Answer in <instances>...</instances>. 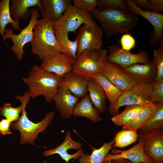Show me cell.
Instances as JSON below:
<instances>
[{
	"label": "cell",
	"instance_id": "cell-23",
	"mask_svg": "<svg viewBox=\"0 0 163 163\" xmlns=\"http://www.w3.org/2000/svg\"><path fill=\"white\" fill-rule=\"evenodd\" d=\"M73 115L75 117H85L93 123L101 122L104 120L93 105L88 93L76 105L73 111Z\"/></svg>",
	"mask_w": 163,
	"mask_h": 163
},
{
	"label": "cell",
	"instance_id": "cell-5",
	"mask_svg": "<svg viewBox=\"0 0 163 163\" xmlns=\"http://www.w3.org/2000/svg\"><path fill=\"white\" fill-rule=\"evenodd\" d=\"M108 50L104 48L85 50L77 56L72 71L88 80L93 75L102 72Z\"/></svg>",
	"mask_w": 163,
	"mask_h": 163
},
{
	"label": "cell",
	"instance_id": "cell-33",
	"mask_svg": "<svg viewBox=\"0 0 163 163\" xmlns=\"http://www.w3.org/2000/svg\"><path fill=\"white\" fill-rule=\"evenodd\" d=\"M160 47L153 51V59L156 72L155 82L163 79V40L160 43Z\"/></svg>",
	"mask_w": 163,
	"mask_h": 163
},
{
	"label": "cell",
	"instance_id": "cell-11",
	"mask_svg": "<svg viewBox=\"0 0 163 163\" xmlns=\"http://www.w3.org/2000/svg\"><path fill=\"white\" fill-rule=\"evenodd\" d=\"M126 1L128 10L145 18L153 25L154 29L151 31L149 37L151 44L154 46L160 44L163 40V14L142 10L137 7L133 0Z\"/></svg>",
	"mask_w": 163,
	"mask_h": 163
},
{
	"label": "cell",
	"instance_id": "cell-7",
	"mask_svg": "<svg viewBox=\"0 0 163 163\" xmlns=\"http://www.w3.org/2000/svg\"><path fill=\"white\" fill-rule=\"evenodd\" d=\"M31 17L28 24L23 29L21 30L18 34L13 33L12 29L5 28L4 30V37L3 40L6 43L5 40L10 39L13 44L9 47L13 52L17 59L21 60L23 57L24 46L27 43L31 42L34 37L33 30L34 27L39 22L38 18L40 17L39 12L35 8H31L30 10Z\"/></svg>",
	"mask_w": 163,
	"mask_h": 163
},
{
	"label": "cell",
	"instance_id": "cell-45",
	"mask_svg": "<svg viewBox=\"0 0 163 163\" xmlns=\"http://www.w3.org/2000/svg\"><path fill=\"white\" fill-rule=\"evenodd\" d=\"M145 163L141 162V163Z\"/></svg>",
	"mask_w": 163,
	"mask_h": 163
},
{
	"label": "cell",
	"instance_id": "cell-38",
	"mask_svg": "<svg viewBox=\"0 0 163 163\" xmlns=\"http://www.w3.org/2000/svg\"><path fill=\"white\" fill-rule=\"evenodd\" d=\"M149 11L156 13H160L163 11V0H149Z\"/></svg>",
	"mask_w": 163,
	"mask_h": 163
},
{
	"label": "cell",
	"instance_id": "cell-19",
	"mask_svg": "<svg viewBox=\"0 0 163 163\" xmlns=\"http://www.w3.org/2000/svg\"><path fill=\"white\" fill-rule=\"evenodd\" d=\"M88 81L85 78L72 71L61 78L58 87L65 88L74 95L82 98L88 93Z\"/></svg>",
	"mask_w": 163,
	"mask_h": 163
},
{
	"label": "cell",
	"instance_id": "cell-26",
	"mask_svg": "<svg viewBox=\"0 0 163 163\" xmlns=\"http://www.w3.org/2000/svg\"><path fill=\"white\" fill-rule=\"evenodd\" d=\"M115 143L114 139L108 142H104L100 148H93V151L90 155L85 153L82 149V154L78 159L80 163H103L107 154L113 147Z\"/></svg>",
	"mask_w": 163,
	"mask_h": 163
},
{
	"label": "cell",
	"instance_id": "cell-41",
	"mask_svg": "<svg viewBox=\"0 0 163 163\" xmlns=\"http://www.w3.org/2000/svg\"><path fill=\"white\" fill-rule=\"evenodd\" d=\"M111 163H133L130 161L122 158L117 159L111 161Z\"/></svg>",
	"mask_w": 163,
	"mask_h": 163
},
{
	"label": "cell",
	"instance_id": "cell-13",
	"mask_svg": "<svg viewBox=\"0 0 163 163\" xmlns=\"http://www.w3.org/2000/svg\"><path fill=\"white\" fill-rule=\"evenodd\" d=\"M102 73L113 84L123 91L131 89L136 84L123 68L106 60Z\"/></svg>",
	"mask_w": 163,
	"mask_h": 163
},
{
	"label": "cell",
	"instance_id": "cell-1",
	"mask_svg": "<svg viewBox=\"0 0 163 163\" xmlns=\"http://www.w3.org/2000/svg\"><path fill=\"white\" fill-rule=\"evenodd\" d=\"M91 13L108 37L128 33L139 24L138 17L128 9L96 8Z\"/></svg>",
	"mask_w": 163,
	"mask_h": 163
},
{
	"label": "cell",
	"instance_id": "cell-35",
	"mask_svg": "<svg viewBox=\"0 0 163 163\" xmlns=\"http://www.w3.org/2000/svg\"><path fill=\"white\" fill-rule=\"evenodd\" d=\"M73 5L80 10L91 13L96 8L97 0H73Z\"/></svg>",
	"mask_w": 163,
	"mask_h": 163
},
{
	"label": "cell",
	"instance_id": "cell-27",
	"mask_svg": "<svg viewBox=\"0 0 163 163\" xmlns=\"http://www.w3.org/2000/svg\"><path fill=\"white\" fill-rule=\"evenodd\" d=\"M92 78L96 80L101 87L106 95L109 103L115 102L123 91L113 84L102 74L99 72L92 75Z\"/></svg>",
	"mask_w": 163,
	"mask_h": 163
},
{
	"label": "cell",
	"instance_id": "cell-39",
	"mask_svg": "<svg viewBox=\"0 0 163 163\" xmlns=\"http://www.w3.org/2000/svg\"><path fill=\"white\" fill-rule=\"evenodd\" d=\"M11 122L6 119L3 118L0 121V133L2 135L10 134L12 132L10 129Z\"/></svg>",
	"mask_w": 163,
	"mask_h": 163
},
{
	"label": "cell",
	"instance_id": "cell-20",
	"mask_svg": "<svg viewBox=\"0 0 163 163\" xmlns=\"http://www.w3.org/2000/svg\"><path fill=\"white\" fill-rule=\"evenodd\" d=\"M41 2L42 18L52 22L58 20L72 4L70 0H41Z\"/></svg>",
	"mask_w": 163,
	"mask_h": 163
},
{
	"label": "cell",
	"instance_id": "cell-34",
	"mask_svg": "<svg viewBox=\"0 0 163 163\" xmlns=\"http://www.w3.org/2000/svg\"><path fill=\"white\" fill-rule=\"evenodd\" d=\"M98 8L127 9L126 0H97Z\"/></svg>",
	"mask_w": 163,
	"mask_h": 163
},
{
	"label": "cell",
	"instance_id": "cell-25",
	"mask_svg": "<svg viewBox=\"0 0 163 163\" xmlns=\"http://www.w3.org/2000/svg\"><path fill=\"white\" fill-rule=\"evenodd\" d=\"M155 108V104L153 103L145 106L132 120L123 126V129L134 130L137 132L151 118Z\"/></svg>",
	"mask_w": 163,
	"mask_h": 163
},
{
	"label": "cell",
	"instance_id": "cell-32",
	"mask_svg": "<svg viewBox=\"0 0 163 163\" xmlns=\"http://www.w3.org/2000/svg\"><path fill=\"white\" fill-rule=\"evenodd\" d=\"M23 109L21 104L17 107H13L9 103H4L0 108V115L10 121L11 123L17 121Z\"/></svg>",
	"mask_w": 163,
	"mask_h": 163
},
{
	"label": "cell",
	"instance_id": "cell-16",
	"mask_svg": "<svg viewBox=\"0 0 163 163\" xmlns=\"http://www.w3.org/2000/svg\"><path fill=\"white\" fill-rule=\"evenodd\" d=\"M75 59L62 53L42 60L40 66L44 70L61 78L72 71Z\"/></svg>",
	"mask_w": 163,
	"mask_h": 163
},
{
	"label": "cell",
	"instance_id": "cell-30",
	"mask_svg": "<svg viewBox=\"0 0 163 163\" xmlns=\"http://www.w3.org/2000/svg\"><path fill=\"white\" fill-rule=\"evenodd\" d=\"M155 105L154 113L148 121L138 131L139 134L145 133L155 129L163 128V103H156Z\"/></svg>",
	"mask_w": 163,
	"mask_h": 163
},
{
	"label": "cell",
	"instance_id": "cell-46",
	"mask_svg": "<svg viewBox=\"0 0 163 163\" xmlns=\"http://www.w3.org/2000/svg\"><path fill=\"white\" fill-rule=\"evenodd\" d=\"M65 163H66V162H65Z\"/></svg>",
	"mask_w": 163,
	"mask_h": 163
},
{
	"label": "cell",
	"instance_id": "cell-4",
	"mask_svg": "<svg viewBox=\"0 0 163 163\" xmlns=\"http://www.w3.org/2000/svg\"><path fill=\"white\" fill-rule=\"evenodd\" d=\"M31 52L40 59L52 57L60 52L52 22L42 18L34 27Z\"/></svg>",
	"mask_w": 163,
	"mask_h": 163
},
{
	"label": "cell",
	"instance_id": "cell-9",
	"mask_svg": "<svg viewBox=\"0 0 163 163\" xmlns=\"http://www.w3.org/2000/svg\"><path fill=\"white\" fill-rule=\"evenodd\" d=\"M103 34L102 28L97 25L84 24L74 40L77 42V56L85 50L101 49Z\"/></svg>",
	"mask_w": 163,
	"mask_h": 163
},
{
	"label": "cell",
	"instance_id": "cell-21",
	"mask_svg": "<svg viewBox=\"0 0 163 163\" xmlns=\"http://www.w3.org/2000/svg\"><path fill=\"white\" fill-rule=\"evenodd\" d=\"M53 26L59 52L75 59L77 49V41L74 40H70L69 38V33L62 27L53 25Z\"/></svg>",
	"mask_w": 163,
	"mask_h": 163
},
{
	"label": "cell",
	"instance_id": "cell-31",
	"mask_svg": "<svg viewBox=\"0 0 163 163\" xmlns=\"http://www.w3.org/2000/svg\"><path fill=\"white\" fill-rule=\"evenodd\" d=\"M139 135L135 131L123 129L116 134L113 147L123 148L136 142Z\"/></svg>",
	"mask_w": 163,
	"mask_h": 163
},
{
	"label": "cell",
	"instance_id": "cell-10",
	"mask_svg": "<svg viewBox=\"0 0 163 163\" xmlns=\"http://www.w3.org/2000/svg\"><path fill=\"white\" fill-rule=\"evenodd\" d=\"M108 48L109 54L107 55L106 60L117 64L122 68L135 64H149L152 61L149 54L143 50H139L137 53L134 54L122 49L117 45L109 46Z\"/></svg>",
	"mask_w": 163,
	"mask_h": 163
},
{
	"label": "cell",
	"instance_id": "cell-44",
	"mask_svg": "<svg viewBox=\"0 0 163 163\" xmlns=\"http://www.w3.org/2000/svg\"><path fill=\"white\" fill-rule=\"evenodd\" d=\"M163 163V162H160V163Z\"/></svg>",
	"mask_w": 163,
	"mask_h": 163
},
{
	"label": "cell",
	"instance_id": "cell-3",
	"mask_svg": "<svg viewBox=\"0 0 163 163\" xmlns=\"http://www.w3.org/2000/svg\"><path fill=\"white\" fill-rule=\"evenodd\" d=\"M30 98L28 91H26L23 95L15 96V99L19 100L23 105V109L19 119L16 122L11 123L10 128L19 131L20 142L21 145L29 143L34 145L38 134L45 130L54 116V113L51 111L47 113L41 121L37 123L32 122L27 117L26 110Z\"/></svg>",
	"mask_w": 163,
	"mask_h": 163
},
{
	"label": "cell",
	"instance_id": "cell-6",
	"mask_svg": "<svg viewBox=\"0 0 163 163\" xmlns=\"http://www.w3.org/2000/svg\"><path fill=\"white\" fill-rule=\"evenodd\" d=\"M152 83H136L131 89L123 91L115 102L109 104L108 113L113 116L119 113V108L123 106H145L152 103Z\"/></svg>",
	"mask_w": 163,
	"mask_h": 163
},
{
	"label": "cell",
	"instance_id": "cell-18",
	"mask_svg": "<svg viewBox=\"0 0 163 163\" xmlns=\"http://www.w3.org/2000/svg\"><path fill=\"white\" fill-rule=\"evenodd\" d=\"M123 69L136 83L152 84L155 82L156 72L153 60L149 64H135Z\"/></svg>",
	"mask_w": 163,
	"mask_h": 163
},
{
	"label": "cell",
	"instance_id": "cell-24",
	"mask_svg": "<svg viewBox=\"0 0 163 163\" xmlns=\"http://www.w3.org/2000/svg\"><path fill=\"white\" fill-rule=\"evenodd\" d=\"M87 90L90 99L94 107L100 113L107 110L105 93L98 82L94 79L89 81Z\"/></svg>",
	"mask_w": 163,
	"mask_h": 163
},
{
	"label": "cell",
	"instance_id": "cell-2",
	"mask_svg": "<svg viewBox=\"0 0 163 163\" xmlns=\"http://www.w3.org/2000/svg\"><path fill=\"white\" fill-rule=\"evenodd\" d=\"M61 78L36 65L32 67L28 76L22 79L28 86L31 98L43 95L45 101L50 103L57 92Z\"/></svg>",
	"mask_w": 163,
	"mask_h": 163
},
{
	"label": "cell",
	"instance_id": "cell-29",
	"mask_svg": "<svg viewBox=\"0 0 163 163\" xmlns=\"http://www.w3.org/2000/svg\"><path fill=\"white\" fill-rule=\"evenodd\" d=\"M145 106L138 105L126 106L123 111L113 116L111 120L117 126H123L132 120Z\"/></svg>",
	"mask_w": 163,
	"mask_h": 163
},
{
	"label": "cell",
	"instance_id": "cell-28",
	"mask_svg": "<svg viewBox=\"0 0 163 163\" xmlns=\"http://www.w3.org/2000/svg\"><path fill=\"white\" fill-rule=\"evenodd\" d=\"M10 0H2L0 3V34L3 40L4 37V30L6 26L11 24L13 29L19 31L21 30L19 27V21L14 20L10 12Z\"/></svg>",
	"mask_w": 163,
	"mask_h": 163
},
{
	"label": "cell",
	"instance_id": "cell-15",
	"mask_svg": "<svg viewBox=\"0 0 163 163\" xmlns=\"http://www.w3.org/2000/svg\"><path fill=\"white\" fill-rule=\"evenodd\" d=\"M138 140L137 144L129 149L125 150L113 149L110 153L109 152L106 155L104 162L122 158L129 160L133 163H154L152 159L144 151L143 139L139 137Z\"/></svg>",
	"mask_w": 163,
	"mask_h": 163
},
{
	"label": "cell",
	"instance_id": "cell-43",
	"mask_svg": "<svg viewBox=\"0 0 163 163\" xmlns=\"http://www.w3.org/2000/svg\"><path fill=\"white\" fill-rule=\"evenodd\" d=\"M43 163H47L46 161L45 160H44L43 161Z\"/></svg>",
	"mask_w": 163,
	"mask_h": 163
},
{
	"label": "cell",
	"instance_id": "cell-22",
	"mask_svg": "<svg viewBox=\"0 0 163 163\" xmlns=\"http://www.w3.org/2000/svg\"><path fill=\"white\" fill-rule=\"evenodd\" d=\"M10 12L12 18L19 21L28 18L31 14L28 9L31 7L37 6L41 9V0H12Z\"/></svg>",
	"mask_w": 163,
	"mask_h": 163
},
{
	"label": "cell",
	"instance_id": "cell-17",
	"mask_svg": "<svg viewBox=\"0 0 163 163\" xmlns=\"http://www.w3.org/2000/svg\"><path fill=\"white\" fill-rule=\"evenodd\" d=\"M53 100L60 117L62 119H69L73 115L74 109L79 101V98L73 95L68 89L58 87Z\"/></svg>",
	"mask_w": 163,
	"mask_h": 163
},
{
	"label": "cell",
	"instance_id": "cell-12",
	"mask_svg": "<svg viewBox=\"0 0 163 163\" xmlns=\"http://www.w3.org/2000/svg\"><path fill=\"white\" fill-rule=\"evenodd\" d=\"M138 135L143 140L144 152L154 163L163 162V128L154 129Z\"/></svg>",
	"mask_w": 163,
	"mask_h": 163
},
{
	"label": "cell",
	"instance_id": "cell-42",
	"mask_svg": "<svg viewBox=\"0 0 163 163\" xmlns=\"http://www.w3.org/2000/svg\"><path fill=\"white\" fill-rule=\"evenodd\" d=\"M103 163H111V161H107L104 162Z\"/></svg>",
	"mask_w": 163,
	"mask_h": 163
},
{
	"label": "cell",
	"instance_id": "cell-37",
	"mask_svg": "<svg viewBox=\"0 0 163 163\" xmlns=\"http://www.w3.org/2000/svg\"><path fill=\"white\" fill-rule=\"evenodd\" d=\"M120 42L121 48L124 50L129 51L135 46L136 40L130 34H123Z\"/></svg>",
	"mask_w": 163,
	"mask_h": 163
},
{
	"label": "cell",
	"instance_id": "cell-8",
	"mask_svg": "<svg viewBox=\"0 0 163 163\" xmlns=\"http://www.w3.org/2000/svg\"><path fill=\"white\" fill-rule=\"evenodd\" d=\"M93 18L91 13L85 12L71 4L62 16L52 23L53 25L62 27L68 33H76L77 30L82 24L97 25Z\"/></svg>",
	"mask_w": 163,
	"mask_h": 163
},
{
	"label": "cell",
	"instance_id": "cell-47",
	"mask_svg": "<svg viewBox=\"0 0 163 163\" xmlns=\"http://www.w3.org/2000/svg\"><path fill=\"white\" fill-rule=\"evenodd\" d=\"M0 2H1V1L0 0Z\"/></svg>",
	"mask_w": 163,
	"mask_h": 163
},
{
	"label": "cell",
	"instance_id": "cell-40",
	"mask_svg": "<svg viewBox=\"0 0 163 163\" xmlns=\"http://www.w3.org/2000/svg\"><path fill=\"white\" fill-rule=\"evenodd\" d=\"M133 1L139 8L144 10L149 11L150 4L149 0H133Z\"/></svg>",
	"mask_w": 163,
	"mask_h": 163
},
{
	"label": "cell",
	"instance_id": "cell-14",
	"mask_svg": "<svg viewBox=\"0 0 163 163\" xmlns=\"http://www.w3.org/2000/svg\"><path fill=\"white\" fill-rule=\"evenodd\" d=\"M82 144L74 140L71 136V132L68 131L64 141L55 148L44 151L43 155L47 157L55 154L59 155L66 162L72 159H78L82 154Z\"/></svg>",
	"mask_w": 163,
	"mask_h": 163
},
{
	"label": "cell",
	"instance_id": "cell-36",
	"mask_svg": "<svg viewBox=\"0 0 163 163\" xmlns=\"http://www.w3.org/2000/svg\"><path fill=\"white\" fill-rule=\"evenodd\" d=\"M151 96L153 103H163V79L152 84Z\"/></svg>",
	"mask_w": 163,
	"mask_h": 163
}]
</instances>
